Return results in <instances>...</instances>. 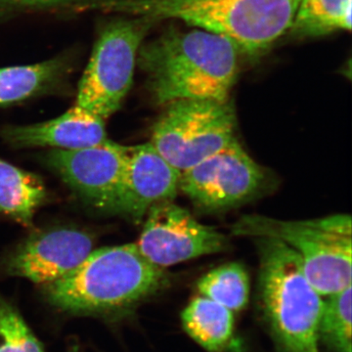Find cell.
I'll use <instances>...</instances> for the list:
<instances>
[{
	"instance_id": "obj_15",
	"label": "cell",
	"mask_w": 352,
	"mask_h": 352,
	"mask_svg": "<svg viewBox=\"0 0 352 352\" xmlns=\"http://www.w3.org/2000/svg\"><path fill=\"white\" fill-rule=\"evenodd\" d=\"M46 198L41 177L0 159V212L24 226H31Z\"/></svg>"
},
{
	"instance_id": "obj_17",
	"label": "cell",
	"mask_w": 352,
	"mask_h": 352,
	"mask_svg": "<svg viewBox=\"0 0 352 352\" xmlns=\"http://www.w3.org/2000/svg\"><path fill=\"white\" fill-rule=\"evenodd\" d=\"M351 28V0H300L289 30L296 36H316Z\"/></svg>"
},
{
	"instance_id": "obj_2",
	"label": "cell",
	"mask_w": 352,
	"mask_h": 352,
	"mask_svg": "<svg viewBox=\"0 0 352 352\" xmlns=\"http://www.w3.org/2000/svg\"><path fill=\"white\" fill-rule=\"evenodd\" d=\"M170 283L164 268L148 261L136 243L94 250L73 271L44 285L55 307L76 314H122Z\"/></svg>"
},
{
	"instance_id": "obj_20",
	"label": "cell",
	"mask_w": 352,
	"mask_h": 352,
	"mask_svg": "<svg viewBox=\"0 0 352 352\" xmlns=\"http://www.w3.org/2000/svg\"><path fill=\"white\" fill-rule=\"evenodd\" d=\"M0 352H44L15 307L0 300Z\"/></svg>"
},
{
	"instance_id": "obj_6",
	"label": "cell",
	"mask_w": 352,
	"mask_h": 352,
	"mask_svg": "<svg viewBox=\"0 0 352 352\" xmlns=\"http://www.w3.org/2000/svg\"><path fill=\"white\" fill-rule=\"evenodd\" d=\"M235 131L230 101L186 99L166 105L149 142L182 173L230 144Z\"/></svg>"
},
{
	"instance_id": "obj_16",
	"label": "cell",
	"mask_w": 352,
	"mask_h": 352,
	"mask_svg": "<svg viewBox=\"0 0 352 352\" xmlns=\"http://www.w3.org/2000/svg\"><path fill=\"white\" fill-rule=\"evenodd\" d=\"M65 71L60 58L29 66L0 69V106L25 100L50 87Z\"/></svg>"
},
{
	"instance_id": "obj_1",
	"label": "cell",
	"mask_w": 352,
	"mask_h": 352,
	"mask_svg": "<svg viewBox=\"0 0 352 352\" xmlns=\"http://www.w3.org/2000/svg\"><path fill=\"white\" fill-rule=\"evenodd\" d=\"M237 48L205 30L171 29L140 46L138 60L159 105L177 100H229L238 73Z\"/></svg>"
},
{
	"instance_id": "obj_19",
	"label": "cell",
	"mask_w": 352,
	"mask_h": 352,
	"mask_svg": "<svg viewBox=\"0 0 352 352\" xmlns=\"http://www.w3.org/2000/svg\"><path fill=\"white\" fill-rule=\"evenodd\" d=\"M326 298L319 320V347L326 352H352L351 286Z\"/></svg>"
},
{
	"instance_id": "obj_10",
	"label": "cell",
	"mask_w": 352,
	"mask_h": 352,
	"mask_svg": "<svg viewBox=\"0 0 352 352\" xmlns=\"http://www.w3.org/2000/svg\"><path fill=\"white\" fill-rule=\"evenodd\" d=\"M47 163L94 207L118 212L126 173L127 147L111 140L75 150L54 149Z\"/></svg>"
},
{
	"instance_id": "obj_9",
	"label": "cell",
	"mask_w": 352,
	"mask_h": 352,
	"mask_svg": "<svg viewBox=\"0 0 352 352\" xmlns=\"http://www.w3.org/2000/svg\"><path fill=\"white\" fill-rule=\"evenodd\" d=\"M147 219L138 245L139 252L157 267L226 251L228 238L212 226L201 224L188 210L173 201L157 204Z\"/></svg>"
},
{
	"instance_id": "obj_18",
	"label": "cell",
	"mask_w": 352,
	"mask_h": 352,
	"mask_svg": "<svg viewBox=\"0 0 352 352\" xmlns=\"http://www.w3.org/2000/svg\"><path fill=\"white\" fill-rule=\"evenodd\" d=\"M201 296L239 312L247 307L250 298V278L245 266L230 263L210 270L199 280Z\"/></svg>"
},
{
	"instance_id": "obj_4",
	"label": "cell",
	"mask_w": 352,
	"mask_h": 352,
	"mask_svg": "<svg viewBox=\"0 0 352 352\" xmlns=\"http://www.w3.org/2000/svg\"><path fill=\"white\" fill-rule=\"evenodd\" d=\"M300 0H118L117 10L136 16L179 19L258 54L289 30Z\"/></svg>"
},
{
	"instance_id": "obj_11",
	"label": "cell",
	"mask_w": 352,
	"mask_h": 352,
	"mask_svg": "<svg viewBox=\"0 0 352 352\" xmlns=\"http://www.w3.org/2000/svg\"><path fill=\"white\" fill-rule=\"evenodd\" d=\"M91 236L73 228L36 234L20 245L7 264L8 272L34 283L50 284L78 267L94 251Z\"/></svg>"
},
{
	"instance_id": "obj_8",
	"label": "cell",
	"mask_w": 352,
	"mask_h": 352,
	"mask_svg": "<svg viewBox=\"0 0 352 352\" xmlns=\"http://www.w3.org/2000/svg\"><path fill=\"white\" fill-rule=\"evenodd\" d=\"M266 183L263 168L241 146L230 144L180 173L182 190L196 207L220 212L251 201Z\"/></svg>"
},
{
	"instance_id": "obj_5",
	"label": "cell",
	"mask_w": 352,
	"mask_h": 352,
	"mask_svg": "<svg viewBox=\"0 0 352 352\" xmlns=\"http://www.w3.org/2000/svg\"><path fill=\"white\" fill-rule=\"evenodd\" d=\"M236 236L281 241L298 254L309 283L322 296L351 286L352 226L349 214L307 220L245 215L232 226Z\"/></svg>"
},
{
	"instance_id": "obj_14",
	"label": "cell",
	"mask_w": 352,
	"mask_h": 352,
	"mask_svg": "<svg viewBox=\"0 0 352 352\" xmlns=\"http://www.w3.org/2000/svg\"><path fill=\"white\" fill-rule=\"evenodd\" d=\"M234 312L201 296L193 298L182 314L185 332L210 352H223L232 346Z\"/></svg>"
},
{
	"instance_id": "obj_3",
	"label": "cell",
	"mask_w": 352,
	"mask_h": 352,
	"mask_svg": "<svg viewBox=\"0 0 352 352\" xmlns=\"http://www.w3.org/2000/svg\"><path fill=\"white\" fill-rule=\"evenodd\" d=\"M259 310L276 352H320L323 296L309 283L300 256L271 238L256 239Z\"/></svg>"
},
{
	"instance_id": "obj_7",
	"label": "cell",
	"mask_w": 352,
	"mask_h": 352,
	"mask_svg": "<svg viewBox=\"0 0 352 352\" xmlns=\"http://www.w3.org/2000/svg\"><path fill=\"white\" fill-rule=\"evenodd\" d=\"M157 20L138 16L104 28L78 85L76 106L106 120L131 89L139 48Z\"/></svg>"
},
{
	"instance_id": "obj_12",
	"label": "cell",
	"mask_w": 352,
	"mask_h": 352,
	"mask_svg": "<svg viewBox=\"0 0 352 352\" xmlns=\"http://www.w3.org/2000/svg\"><path fill=\"white\" fill-rule=\"evenodd\" d=\"M179 178V171L168 164L151 143L127 147L118 214L140 223L153 206L175 198Z\"/></svg>"
},
{
	"instance_id": "obj_13",
	"label": "cell",
	"mask_w": 352,
	"mask_h": 352,
	"mask_svg": "<svg viewBox=\"0 0 352 352\" xmlns=\"http://www.w3.org/2000/svg\"><path fill=\"white\" fill-rule=\"evenodd\" d=\"M2 136L14 147L57 150L80 149L108 140L105 120L76 105L47 122L6 127Z\"/></svg>"
}]
</instances>
